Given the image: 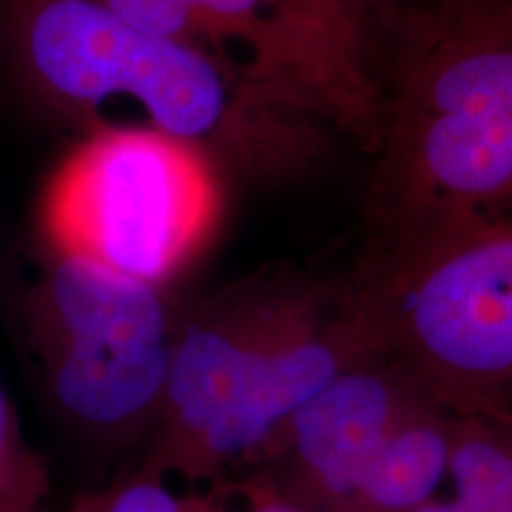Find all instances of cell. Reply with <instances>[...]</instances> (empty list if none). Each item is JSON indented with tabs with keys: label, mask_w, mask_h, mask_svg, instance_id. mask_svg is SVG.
<instances>
[{
	"label": "cell",
	"mask_w": 512,
	"mask_h": 512,
	"mask_svg": "<svg viewBox=\"0 0 512 512\" xmlns=\"http://www.w3.org/2000/svg\"><path fill=\"white\" fill-rule=\"evenodd\" d=\"M8 31L22 72L60 110L95 119L128 107L219 169L290 176L325 147V128L275 105L223 57L133 27L95 0H10Z\"/></svg>",
	"instance_id": "cell-1"
},
{
	"label": "cell",
	"mask_w": 512,
	"mask_h": 512,
	"mask_svg": "<svg viewBox=\"0 0 512 512\" xmlns=\"http://www.w3.org/2000/svg\"><path fill=\"white\" fill-rule=\"evenodd\" d=\"M368 252L512 214V29L422 12L382 93Z\"/></svg>",
	"instance_id": "cell-2"
},
{
	"label": "cell",
	"mask_w": 512,
	"mask_h": 512,
	"mask_svg": "<svg viewBox=\"0 0 512 512\" xmlns=\"http://www.w3.org/2000/svg\"><path fill=\"white\" fill-rule=\"evenodd\" d=\"M377 354L451 413H512V214L368 252L347 285Z\"/></svg>",
	"instance_id": "cell-3"
},
{
	"label": "cell",
	"mask_w": 512,
	"mask_h": 512,
	"mask_svg": "<svg viewBox=\"0 0 512 512\" xmlns=\"http://www.w3.org/2000/svg\"><path fill=\"white\" fill-rule=\"evenodd\" d=\"M221 169L147 126H98L64 157L43 197L53 252L162 287L209 238Z\"/></svg>",
	"instance_id": "cell-4"
},
{
	"label": "cell",
	"mask_w": 512,
	"mask_h": 512,
	"mask_svg": "<svg viewBox=\"0 0 512 512\" xmlns=\"http://www.w3.org/2000/svg\"><path fill=\"white\" fill-rule=\"evenodd\" d=\"M27 330L43 387L76 430L114 444L152 432L176 337L162 287L53 252Z\"/></svg>",
	"instance_id": "cell-5"
},
{
	"label": "cell",
	"mask_w": 512,
	"mask_h": 512,
	"mask_svg": "<svg viewBox=\"0 0 512 512\" xmlns=\"http://www.w3.org/2000/svg\"><path fill=\"white\" fill-rule=\"evenodd\" d=\"M306 285L235 290L176 325L147 472L209 479L238 465L240 432L283 339L316 302Z\"/></svg>",
	"instance_id": "cell-6"
},
{
	"label": "cell",
	"mask_w": 512,
	"mask_h": 512,
	"mask_svg": "<svg viewBox=\"0 0 512 512\" xmlns=\"http://www.w3.org/2000/svg\"><path fill=\"white\" fill-rule=\"evenodd\" d=\"M226 60L294 117L337 131L370 152L382 81L294 0H178Z\"/></svg>",
	"instance_id": "cell-7"
},
{
	"label": "cell",
	"mask_w": 512,
	"mask_h": 512,
	"mask_svg": "<svg viewBox=\"0 0 512 512\" xmlns=\"http://www.w3.org/2000/svg\"><path fill=\"white\" fill-rule=\"evenodd\" d=\"M425 392L394 361L368 354L313 394L264 451L261 477L306 512H347L370 460Z\"/></svg>",
	"instance_id": "cell-8"
},
{
	"label": "cell",
	"mask_w": 512,
	"mask_h": 512,
	"mask_svg": "<svg viewBox=\"0 0 512 512\" xmlns=\"http://www.w3.org/2000/svg\"><path fill=\"white\" fill-rule=\"evenodd\" d=\"M453 413L422 396L370 460L347 512H411L448 482Z\"/></svg>",
	"instance_id": "cell-9"
},
{
	"label": "cell",
	"mask_w": 512,
	"mask_h": 512,
	"mask_svg": "<svg viewBox=\"0 0 512 512\" xmlns=\"http://www.w3.org/2000/svg\"><path fill=\"white\" fill-rule=\"evenodd\" d=\"M448 482L472 512H512V413H453Z\"/></svg>",
	"instance_id": "cell-10"
},
{
	"label": "cell",
	"mask_w": 512,
	"mask_h": 512,
	"mask_svg": "<svg viewBox=\"0 0 512 512\" xmlns=\"http://www.w3.org/2000/svg\"><path fill=\"white\" fill-rule=\"evenodd\" d=\"M330 29L377 79H387L396 53L403 46L420 12L403 0H294Z\"/></svg>",
	"instance_id": "cell-11"
},
{
	"label": "cell",
	"mask_w": 512,
	"mask_h": 512,
	"mask_svg": "<svg viewBox=\"0 0 512 512\" xmlns=\"http://www.w3.org/2000/svg\"><path fill=\"white\" fill-rule=\"evenodd\" d=\"M48 472L24 437L15 406L0 384V512H43Z\"/></svg>",
	"instance_id": "cell-12"
},
{
	"label": "cell",
	"mask_w": 512,
	"mask_h": 512,
	"mask_svg": "<svg viewBox=\"0 0 512 512\" xmlns=\"http://www.w3.org/2000/svg\"><path fill=\"white\" fill-rule=\"evenodd\" d=\"M74 512H228L219 503L200 496H181L169 489L164 477L138 475L100 494L83 496L72 508Z\"/></svg>",
	"instance_id": "cell-13"
},
{
	"label": "cell",
	"mask_w": 512,
	"mask_h": 512,
	"mask_svg": "<svg viewBox=\"0 0 512 512\" xmlns=\"http://www.w3.org/2000/svg\"><path fill=\"white\" fill-rule=\"evenodd\" d=\"M245 498H247V512H306L297 505L287 501L271 489L264 479H254L245 486Z\"/></svg>",
	"instance_id": "cell-14"
},
{
	"label": "cell",
	"mask_w": 512,
	"mask_h": 512,
	"mask_svg": "<svg viewBox=\"0 0 512 512\" xmlns=\"http://www.w3.org/2000/svg\"><path fill=\"white\" fill-rule=\"evenodd\" d=\"M411 512H472L470 508H467V505H463L458 501L456 496H451V498H432V501H427V503H422V505H418V508H413Z\"/></svg>",
	"instance_id": "cell-15"
},
{
	"label": "cell",
	"mask_w": 512,
	"mask_h": 512,
	"mask_svg": "<svg viewBox=\"0 0 512 512\" xmlns=\"http://www.w3.org/2000/svg\"><path fill=\"white\" fill-rule=\"evenodd\" d=\"M463 0H437V8L432 12H439V15H446V12H453Z\"/></svg>",
	"instance_id": "cell-16"
}]
</instances>
